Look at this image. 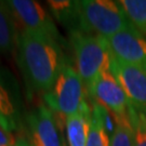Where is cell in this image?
Instances as JSON below:
<instances>
[{
	"label": "cell",
	"mask_w": 146,
	"mask_h": 146,
	"mask_svg": "<svg viewBox=\"0 0 146 146\" xmlns=\"http://www.w3.org/2000/svg\"><path fill=\"white\" fill-rule=\"evenodd\" d=\"M17 36L15 19L5 1H0V52L11 53L16 50Z\"/></svg>",
	"instance_id": "12"
},
{
	"label": "cell",
	"mask_w": 146,
	"mask_h": 146,
	"mask_svg": "<svg viewBox=\"0 0 146 146\" xmlns=\"http://www.w3.org/2000/svg\"><path fill=\"white\" fill-rule=\"evenodd\" d=\"M110 72L123 89L131 107L146 115V72L111 55Z\"/></svg>",
	"instance_id": "6"
},
{
	"label": "cell",
	"mask_w": 146,
	"mask_h": 146,
	"mask_svg": "<svg viewBox=\"0 0 146 146\" xmlns=\"http://www.w3.org/2000/svg\"><path fill=\"white\" fill-rule=\"evenodd\" d=\"M90 96L92 101L99 102L114 115L123 116L128 114V98L110 70H107L100 76Z\"/></svg>",
	"instance_id": "9"
},
{
	"label": "cell",
	"mask_w": 146,
	"mask_h": 146,
	"mask_svg": "<svg viewBox=\"0 0 146 146\" xmlns=\"http://www.w3.org/2000/svg\"><path fill=\"white\" fill-rule=\"evenodd\" d=\"M16 58L29 90L47 93L67 62L61 43L35 31L21 29Z\"/></svg>",
	"instance_id": "1"
},
{
	"label": "cell",
	"mask_w": 146,
	"mask_h": 146,
	"mask_svg": "<svg viewBox=\"0 0 146 146\" xmlns=\"http://www.w3.org/2000/svg\"><path fill=\"white\" fill-rule=\"evenodd\" d=\"M111 55L146 72V36L137 29H128L105 38Z\"/></svg>",
	"instance_id": "7"
},
{
	"label": "cell",
	"mask_w": 146,
	"mask_h": 146,
	"mask_svg": "<svg viewBox=\"0 0 146 146\" xmlns=\"http://www.w3.org/2000/svg\"><path fill=\"white\" fill-rule=\"evenodd\" d=\"M5 3L15 21L23 27L22 29L42 34L60 43L64 42L52 16L39 2L35 0H9Z\"/></svg>",
	"instance_id": "5"
},
{
	"label": "cell",
	"mask_w": 146,
	"mask_h": 146,
	"mask_svg": "<svg viewBox=\"0 0 146 146\" xmlns=\"http://www.w3.org/2000/svg\"><path fill=\"white\" fill-rule=\"evenodd\" d=\"M86 92L84 80L67 60L52 89L43 93V101L54 116L66 119L77 113L87 102Z\"/></svg>",
	"instance_id": "4"
},
{
	"label": "cell",
	"mask_w": 146,
	"mask_h": 146,
	"mask_svg": "<svg viewBox=\"0 0 146 146\" xmlns=\"http://www.w3.org/2000/svg\"><path fill=\"white\" fill-rule=\"evenodd\" d=\"M86 146H110V134L105 130L103 123L92 114L90 132Z\"/></svg>",
	"instance_id": "17"
},
{
	"label": "cell",
	"mask_w": 146,
	"mask_h": 146,
	"mask_svg": "<svg viewBox=\"0 0 146 146\" xmlns=\"http://www.w3.org/2000/svg\"><path fill=\"white\" fill-rule=\"evenodd\" d=\"M15 146H34L31 144V142L24 135H17L14 139Z\"/></svg>",
	"instance_id": "19"
},
{
	"label": "cell",
	"mask_w": 146,
	"mask_h": 146,
	"mask_svg": "<svg viewBox=\"0 0 146 146\" xmlns=\"http://www.w3.org/2000/svg\"><path fill=\"white\" fill-rule=\"evenodd\" d=\"M48 8L60 24L69 31L79 29V1L49 0Z\"/></svg>",
	"instance_id": "13"
},
{
	"label": "cell",
	"mask_w": 146,
	"mask_h": 146,
	"mask_svg": "<svg viewBox=\"0 0 146 146\" xmlns=\"http://www.w3.org/2000/svg\"><path fill=\"white\" fill-rule=\"evenodd\" d=\"M26 125L34 146H62L55 116L46 104L38 105L27 114Z\"/></svg>",
	"instance_id": "8"
},
{
	"label": "cell",
	"mask_w": 146,
	"mask_h": 146,
	"mask_svg": "<svg viewBox=\"0 0 146 146\" xmlns=\"http://www.w3.org/2000/svg\"><path fill=\"white\" fill-rule=\"evenodd\" d=\"M22 125L21 111L13 94L0 73V128L9 134L17 132Z\"/></svg>",
	"instance_id": "10"
},
{
	"label": "cell",
	"mask_w": 146,
	"mask_h": 146,
	"mask_svg": "<svg viewBox=\"0 0 146 146\" xmlns=\"http://www.w3.org/2000/svg\"><path fill=\"white\" fill-rule=\"evenodd\" d=\"M69 41L75 53L76 69L90 95L100 76L110 70L111 53L107 41L104 37L81 31H69Z\"/></svg>",
	"instance_id": "2"
},
{
	"label": "cell",
	"mask_w": 146,
	"mask_h": 146,
	"mask_svg": "<svg viewBox=\"0 0 146 146\" xmlns=\"http://www.w3.org/2000/svg\"><path fill=\"white\" fill-rule=\"evenodd\" d=\"M128 118L133 132V146H146V115L129 105Z\"/></svg>",
	"instance_id": "16"
},
{
	"label": "cell",
	"mask_w": 146,
	"mask_h": 146,
	"mask_svg": "<svg viewBox=\"0 0 146 146\" xmlns=\"http://www.w3.org/2000/svg\"><path fill=\"white\" fill-rule=\"evenodd\" d=\"M128 29H136L125 15L119 1H79V29L104 38Z\"/></svg>",
	"instance_id": "3"
},
{
	"label": "cell",
	"mask_w": 146,
	"mask_h": 146,
	"mask_svg": "<svg viewBox=\"0 0 146 146\" xmlns=\"http://www.w3.org/2000/svg\"><path fill=\"white\" fill-rule=\"evenodd\" d=\"M91 119H92V110L90 108L88 102H86L77 113H75L72 116H68L65 119L68 145H87Z\"/></svg>",
	"instance_id": "11"
},
{
	"label": "cell",
	"mask_w": 146,
	"mask_h": 146,
	"mask_svg": "<svg viewBox=\"0 0 146 146\" xmlns=\"http://www.w3.org/2000/svg\"><path fill=\"white\" fill-rule=\"evenodd\" d=\"M115 117V130L110 137V146H133V132L128 114Z\"/></svg>",
	"instance_id": "15"
},
{
	"label": "cell",
	"mask_w": 146,
	"mask_h": 146,
	"mask_svg": "<svg viewBox=\"0 0 146 146\" xmlns=\"http://www.w3.org/2000/svg\"><path fill=\"white\" fill-rule=\"evenodd\" d=\"M119 3L133 26L146 35V0H120Z\"/></svg>",
	"instance_id": "14"
},
{
	"label": "cell",
	"mask_w": 146,
	"mask_h": 146,
	"mask_svg": "<svg viewBox=\"0 0 146 146\" xmlns=\"http://www.w3.org/2000/svg\"><path fill=\"white\" fill-rule=\"evenodd\" d=\"M0 146H15V142L11 137V134L0 128Z\"/></svg>",
	"instance_id": "18"
}]
</instances>
